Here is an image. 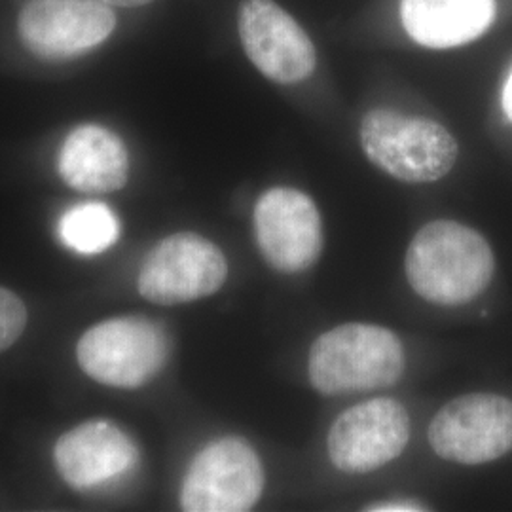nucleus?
Returning <instances> with one entry per match:
<instances>
[{"mask_svg":"<svg viewBox=\"0 0 512 512\" xmlns=\"http://www.w3.org/2000/svg\"><path fill=\"white\" fill-rule=\"evenodd\" d=\"M55 467L74 490H97L129 475L139 459L135 442L118 425L88 421L65 433L54 450Z\"/></svg>","mask_w":512,"mask_h":512,"instance_id":"f8f14e48","label":"nucleus"},{"mask_svg":"<svg viewBox=\"0 0 512 512\" xmlns=\"http://www.w3.org/2000/svg\"><path fill=\"white\" fill-rule=\"evenodd\" d=\"M410 440V416L403 404L378 397L355 404L332 423L329 458L349 475H366L399 458Z\"/></svg>","mask_w":512,"mask_h":512,"instance_id":"6e6552de","label":"nucleus"},{"mask_svg":"<svg viewBox=\"0 0 512 512\" xmlns=\"http://www.w3.org/2000/svg\"><path fill=\"white\" fill-rule=\"evenodd\" d=\"M57 236L74 253L99 255L120 238V222L105 203H80L59 219Z\"/></svg>","mask_w":512,"mask_h":512,"instance_id":"2eb2a0df","label":"nucleus"},{"mask_svg":"<svg viewBox=\"0 0 512 512\" xmlns=\"http://www.w3.org/2000/svg\"><path fill=\"white\" fill-rule=\"evenodd\" d=\"M76 359L95 382L135 389L162 372L169 359V338L147 317H116L84 332Z\"/></svg>","mask_w":512,"mask_h":512,"instance_id":"20e7f679","label":"nucleus"},{"mask_svg":"<svg viewBox=\"0 0 512 512\" xmlns=\"http://www.w3.org/2000/svg\"><path fill=\"white\" fill-rule=\"evenodd\" d=\"M239 38L256 69L275 84H298L317 65L306 31L274 0H241Z\"/></svg>","mask_w":512,"mask_h":512,"instance_id":"9b49d317","label":"nucleus"},{"mask_svg":"<svg viewBox=\"0 0 512 512\" xmlns=\"http://www.w3.org/2000/svg\"><path fill=\"white\" fill-rule=\"evenodd\" d=\"M368 512H421L427 511V507L414 501V499H389V501H378V503H370L365 507Z\"/></svg>","mask_w":512,"mask_h":512,"instance_id":"f3484780","label":"nucleus"},{"mask_svg":"<svg viewBox=\"0 0 512 512\" xmlns=\"http://www.w3.org/2000/svg\"><path fill=\"white\" fill-rule=\"evenodd\" d=\"M264 467L245 439L224 437L209 442L192 459L183 486L186 512L251 511L262 497Z\"/></svg>","mask_w":512,"mask_h":512,"instance_id":"39448f33","label":"nucleus"},{"mask_svg":"<svg viewBox=\"0 0 512 512\" xmlns=\"http://www.w3.org/2000/svg\"><path fill=\"white\" fill-rule=\"evenodd\" d=\"M361 147L372 164L403 183L440 181L458 160V143L439 122L389 109L363 118Z\"/></svg>","mask_w":512,"mask_h":512,"instance_id":"7ed1b4c3","label":"nucleus"},{"mask_svg":"<svg viewBox=\"0 0 512 512\" xmlns=\"http://www.w3.org/2000/svg\"><path fill=\"white\" fill-rule=\"evenodd\" d=\"M57 169L74 190L114 192L128 183V150L110 129L84 124L65 139L57 156Z\"/></svg>","mask_w":512,"mask_h":512,"instance_id":"ddd939ff","label":"nucleus"},{"mask_svg":"<svg viewBox=\"0 0 512 512\" xmlns=\"http://www.w3.org/2000/svg\"><path fill=\"white\" fill-rule=\"evenodd\" d=\"M414 293L437 306L473 302L492 283V247L476 230L456 220H433L414 236L404 260Z\"/></svg>","mask_w":512,"mask_h":512,"instance_id":"f257e3e1","label":"nucleus"},{"mask_svg":"<svg viewBox=\"0 0 512 512\" xmlns=\"http://www.w3.org/2000/svg\"><path fill=\"white\" fill-rule=\"evenodd\" d=\"M114 27L116 16L101 0H27L18 18L21 42L42 59L88 54Z\"/></svg>","mask_w":512,"mask_h":512,"instance_id":"9d476101","label":"nucleus"},{"mask_svg":"<svg viewBox=\"0 0 512 512\" xmlns=\"http://www.w3.org/2000/svg\"><path fill=\"white\" fill-rule=\"evenodd\" d=\"M27 327V308L18 294L0 287V353L12 348Z\"/></svg>","mask_w":512,"mask_h":512,"instance_id":"dca6fc26","label":"nucleus"},{"mask_svg":"<svg viewBox=\"0 0 512 512\" xmlns=\"http://www.w3.org/2000/svg\"><path fill=\"white\" fill-rule=\"evenodd\" d=\"M404 29L425 48L446 50L482 37L495 18V0H403Z\"/></svg>","mask_w":512,"mask_h":512,"instance_id":"4468645a","label":"nucleus"},{"mask_svg":"<svg viewBox=\"0 0 512 512\" xmlns=\"http://www.w3.org/2000/svg\"><path fill=\"white\" fill-rule=\"evenodd\" d=\"M503 110L512 122V71L509 78H507V82H505V88H503Z\"/></svg>","mask_w":512,"mask_h":512,"instance_id":"a211bd4d","label":"nucleus"},{"mask_svg":"<svg viewBox=\"0 0 512 512\" xmlns=\"http://www.w3.org/2000/svg\"><path fill=\"white\" fill-rule=\"evenodd\" d=\"M228 277L219 247L198 234L181 232L160 241L139 272V293L160 306H177L217 293Z\"/></svg>","mask_w":512,"mask_h":512,"instance_id":"423d86ee","label":"nucleus"},{"mask_svg":"<svg viewBox=\"0 0 512 512\" xmlns=\"http://www.w3.org/2000/svg\"><path fill=\"white\" fill-rule=\"evenodd\" d=\"M429 444L439 458L482 465L512 450V401L471 393L442 406L429 425Z\"/></svg>","mask_w":512,"mask_h":512,"instance_id":"0eeeda50","label":"nucleus"},{"mask_svg":"<svg viewBox=\"0 0 512 512\" xmlns=\"http://www.w3.org/2000/svg\"><path fill=\"white\" fill-rule=\"evenodd\" d=\"M406 357L393 330L346 323L321 334L310 349L308 376L321 395L365 393L397 384Z\"/></svg>","mask_w":512,"mask_h":512,"instance_id":"f03ea898","label":"nucleus"},{"mask_svg":"<svg viewBox=\"0 0 512 512\" xmlns=\"http://www.w3.org/2000/svg\"><path fill=\"white\" fill-rule=\"evenodd\" d=\"M105 4H112V6H124V8H135V6H145L152 0H101Z\"/></svg>","mask_w":512,"mask_h":512,"instance_id":"6ab92c4d","label":"nucleus"},{"mask_svg":"<svg viewBox=\"0 0 512 512\" xmlns=\"http://www.w3.org/2000/svg\"><path fill=\"white\" fill-rule=\"evenodd\" d=\"M255 238L260 255L281 274L311 268L323 251V220L308 194L274 186L255 205Z\"/></svg>","mask_w":512,"mask_h":512,"instance_id":"1a4fd4ad","label":"nucleus"}]
</instances>
